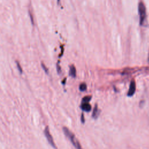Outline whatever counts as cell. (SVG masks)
<instances>
[{"label":"cell","instance_id":"1","mask_svg":"<svg viewBox=\"0 0 149 149\" xmlns=\"http://www.w3.org/2000/svg\"><path fill=\"white\" fill-rule=\"evenodd\" d=\"M138 13L139 16V24L144 26L146 23L147 13L146 8L144 3L142 1H140L138 4Z\"/></svg>","mask_w":149,"mask_h":149},{"label":"cell","instance_id":"2","mask_svg":"<svg viewBox=\"0 0 149 149\" xmlns=\"http://www.w3.org/2000/svg\"><path fill=\"white\" fill-rule=\"evenodd\" d=\"M63 132L64 134L66 135V136L69 139V140L71 141L72 144L73 145V146L76 149H83L79 141L76 139V136L74 135V134L66 127H63Z\"/></svg>","mask_w":149,"mask_h":149},{"label":"cell","instance_id":"3","mask_svg":"<svg viewBox=\"0 0 149 149\" xmlns=\"http://www.w3.org/2000/svg\"><path fill=\"white\" fill-rule=\"evenodd\" d=\"M44 135L46 137V139H47L49 144L54 148L56 149V146L54 143V139H53V137L52 136V135L50 134V132H49V127L48 126H46L45 129H44Z\"/></svg>","mask_w":149,"mask_h":149},{"label":"cell","instance_id":"4","mask_svg":"<svg viewBox=\"0 0 149 149\" xmlns=\"http://www.w3.org/2000/svg\"><path fill=\"white\" fill-rule=\"evenodd\" d=\"M136 83L134 80H132L130 83L129 88L127 93V95L128 97H132L134 95L136 91Z\"/></svg>","mask_w":149,"mask_h":149},{"label":"cell","instance_id":"5","mask_svg":"<svg viewBox=\"0 0 149 149\" xmlns=\"http://www.w3.org/2000/svg\"><path fill=\"white\" fill-rule=\"evenodd\" d=\"M80 108L83 111L86 112H89L91 109V106L88 102H81Z\"/></svg>","mask_w":149,"mask_h":149},{"label":"cell","instance_id":"6","mask_svg":"<svg viewBox=\"0 0 149 149\" xmlns=\"http://www.w3.org/2000/svg\"><path fill=\"white\" fill-rule=\"evenodd\" d=\"M100 112V111L98 109V105H97V104H95V105L93 109V115H92L94 119H97L98 118V116H99Z\"/></svg>","mask_w":149,"mask_h":149},{"label":"cell","instance_id":"7","mask_svg":"<svg viewBox=\"0 0 149 149\" xmlns=\"http://www.w3.org/2000/svg\"><path fill=\"white\" fill-rule=\"evenodd\" d=\"M69 74L72 77H75L76 76V69L73 65H70L69 68Z\"/></svg>","mask_w":149,"mask_h":149},{"label":"cell","instance_id":"8","mask_svg":"<svg viewBox=\"0 0 149 149\" xmlns=\"http://www.w3.org/2000/svg\"><path fill=\"white\" fill-rule=\"evenodd\" d=\"M87 89V84L85 83H82L79 86V90L81 91H84Z\"/></svg>","mask_w":149,"mask_h":149},{"label":"cell","instance_id":"9","mask_svg":"<svg viewBox=\"0 0 149 149\" xmlns=\"http://www.w3.org/2000/svg\"><path fill=\"white\" fill-rule=\"evenodd\" d=\"M91 99V96H85L82 98V102H88Z\"/></svg>","mask_w":149,"mask_h":149},{"label":"cell","instance_id":"10","mask_svg":"<svg viewBox=\"0 0 149 149\" xmlns=\"http://www.w3.org/2000/svg\"><path fill=\"white\" fill-rule=\"evenodd\" d=\"M16 63L17 68V69H18L19 72H20V74H22V73L23 70H22V68H21V66H20V65L19 62H18L17 61H16Z\"/></svg>","mask_w":149,"mask_h":149},{"label":"cell","instance_id":"11","mask_svg":"<svg viewBox=\"0 0 149 149\" xmlns=\"http://www.w3.org/2000/svg\"><path fill=\"white\" fill-rule=\"evenodd\" d=\"M41 66H42V68L43 69V70L45 71V72L47 74H48V72H49V70L48 69V68L45 66V65H44V63L43 62H41Z\"/></svg>","mask_w":149,"mask_h":149},{"label":"cell","instance_id":"12","mask_svg":"<svg viewBox=\"0 0 149 149\" xmlns=\"http://www.w3.org/2000/svg\"><path fill=\"white\" fill-rule=\"evenodd\" d=\"M56 70H57L58 73L59 74H60L61 73V72H62V70H61V66H60V65H59V62H58L57 63V64H56Z\"/></svg>","mask_w":149,"mask_h":149},{"label":"cell","instance_id":"13","mask_svg":"<svg viewBox=\"0 0 149 149\" xmlns=\"http://www.w3.org/2000/svg\"><path fill=\"white\" fill-rule=\"evenodd\" d=\"M29 16H30V20H31V24H32V25L34 26V19H33V15H32L31 13L30 12V11H29Z\"/></svg>","mask_w":149,"mask_h":149},{"label":"cell","instance_id":"14","mask_svg":"<svg viewBox=\"0 0 149 149\" xmlns=\"http://www.w3.org/2000/svg\"><path fill=\"white\" fill-rule=\"evenodd\" d=\"M81 122L83 123H84L85 122V119H84V116L83 113H81Z\"/></svg>","mask_w":149,"mask_h":149},{"label":"cell","instance_id":"15","mask_svg":"<svg viewBox=\"0 0 149 149\" xmlns=\"http://www.w3.org/2000/svg\"><path fill=\"white\" fill-rule=\"evenodd\" d=\"M148 62L149 63V52H148Z\"/></svg>","mask_w":149,"mask_h":149},{"label":"cell","instance_id":"16","mask_svg":"<svg viewBox=\"0 0 149 149\" xmlns=\"http://www.w3.org/2000/svg\"><path fill=\"white\" fill-rule=\"evenodd\" d=\"M59 2H60V0H57V2H58V4L59 3Z\"/></svg>","mask_w":149,"mask_h":149}]
</instances>
